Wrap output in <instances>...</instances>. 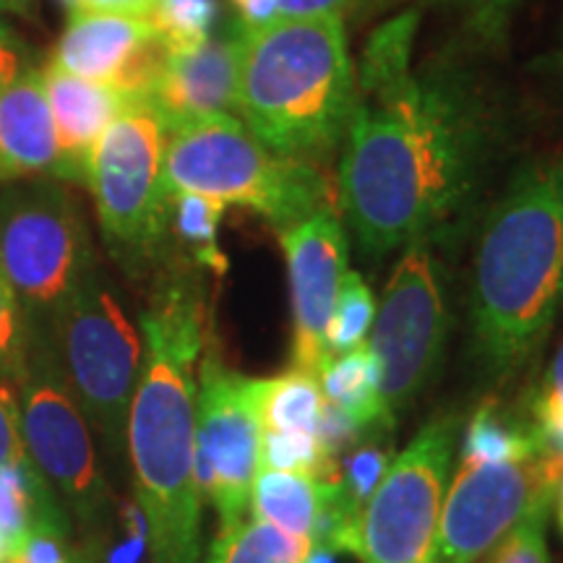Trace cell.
<instances>
[{
	"instance_id": "1",
	"label": "cell",
	"mask_w": 563,
	"mask_h": 563,
	"mask_svg": "<svg viewBox=\"0 0 563 563\" xmlns=\"http://www.w3.org/2000/svg\"><path fill=\"white\" fill-rule=\"evenodd\" d=\"M418 13L386 21L361 53L340 167L342 214L368 256L452 222L485 157L477 104L443 76L412 70Z\"/></svg>"
},
{
	"instance_id": "2",
	"label": "cell",
	"mask_w": 563,
	"mask_h": 563,
	"mask_svg": "<svg viewBox=\"0 0 563 563\" xmlns=\"http://www.w3.org/2000/svg\"><path fill=\"white\" fill-rule=\"evenodd\" d=\"M141 342L125 443L150 563H203L194 376L203 352V306L194 282H162L141 313Z\"/></svg>"
},
{
	"instance_id": "3",
	"label": "cell",
	"mask_w": 563,
	"mask_h": 563,
	"mask_svg": "<svg viewBox=\"0 0 563 563\" xmlns=\"http://www.w3.org/2000/svg\"><path fill=\"white\" fill-rule=\"evenodd\" d=\"M563 308V154L514 175L475 253L470 321L475 361L504 386L530 365Z\"/></svg>"
},
{
	"instance_id": "4",
	"label": "cell",
	"mask_w": 563,
	"mask_h": 563,
	"mask_svg": "<svg viewBox=\"0 0 563 563\" xmlns=\"http://www.w3.org/2000/svg\"><path fill=\"white\" fill-rule=\"evenodd\" d=\"M355 74L342 19H277L245 32L238 121L287 159L327 157L347 133Z\"/></svg>"
},
{
	"instance_id": "5",
	"label": "cell",
	"mask_w": 563,
	"mask_h": 563,
	"mask_svg": "<svg viewBox=\"0 0 563 563\" xmlns=\"http://www.w3.org/2000/svg\"><path fill=\"white\" fill-rule=\"evenodd\" d=\"M162 188L238 203L279 232L332 209V188L308 162L274 154L235 115L183 125L167 136Z\"/></svg>"
},
{
	"instance_id": "6",
	"label": "cell",
	"mask_w": 563,
	"mask_h": 563,
	"mask_svg": "<svg viewBox=\"0 0 563 563\" xmlns=\"http://www.w3.org/2000/svg\"><path fill=\"white\" fill-rule=\"evenodd\" d=\"M40 327L84 418L112 454H121L144 342L100 266H91Z\"/></svg>"
},
{
	"instance_id": "7",
	"label": "cell",
	"mask_w": 563,
	"mask_h": 563,
	"mask_svg": "<svg viewBox=\"0 0 563 563\" xmlns=\"http://www.w3.org/2000/svg\"><path fill=\"white\" fill-rule=\"evenodd\" d=\"M165 121L150 102L125 108L97 141L87 186L112 256L139 269L157 258L170 228V199L162 188Z\"/></svg>"
},
{
	"instance_id": "8",
	"label": "cell",
	"mask_w": 563,
	"mask_h": 563,
	"mask_svg": "<svg viewBox=\"0 0 563 563\" xmlns=\"http://www.w3.org/2000/svg\"><path fill=\"white\" fill-rule=\"evenodd\" d=\"M21 435L37 473L87 538L108 532L112 498L97 462L89 422L63 382L45 329L34 323L24 376L16 386Z\"/></svg>"
},
{
	"instance_id": "9",
	"label": "cell",
	"mask_w": 563,
	"mask_h": 563,
	"mask_svg": "<svg viewBox=\"0 0 563 563\" xmlns=\"http://www.w3.org/2000/svg\"><path fill=\"white\" fill-rule=\"evenodd\" d=\"M95 264L87 220L55 178L0 194V274L34 323L51 319Z\"/></svg>"
},
{
	"instance_id": "10",
	"label": "cell",
	"mask_w": 563,
	"mask_h": 563,
	"mask_svg": "<svg viewBox=\"0 0 563 563\" xmlns=\"http://www.w3.org/2000/svg\"><path fill=\"white\" fill-rule=\"evenodd\" d=\"M433 238L407 245L386 282L382 308L373 319L368 347L376 357L386 410L405 412L439 371L449 332L443 266Z\"/></svg>"
},
{
	"instance_id": "11",
	"label": "cell",
	"mask_w": 563,
	"mask_h": 563,
	"mask_svg": "<svg viewBox=\"0 0 563 563\" xmlns=\"http://www.w3.org/2000/svg\"><path fill=\"white\" fill-rule=\"evenodd\" d=\"M456 420L439 415L391 460L361 522L363 563H435Z\"/></svg>"
},
{
	"instance_id": "12",
	"label": "cell",
	"mask_w": 563,
	"mask_h": 563,
	"mask_svg": "<svg viewBox=\"0 0 563 563\" xmlns=\"http://www.w3.org/2000/svg\"><path fill=\"white\" fill-rule=\"evenodd\" d=\"M563 452L545 446L517 460L462 462L443 498L435 563H477L530 514L553 501Z\"/></svg>"
},
{
	"instance_id": "13",
	"label": "cell",
	"mask_w": 563,
	"mask_h": 563,
	"mask_svg": "<svg viewBox=\"0 0 563 563\" xmlns=\"http://www.w3.org/2000/svg\"><path fill=\"white\" fill-rule=\"evenodd\" d=\"M262 410L256 378L230 371L203 350L196 384V475L220 517V534L245 522L251 485L262 467Z\"/></svg>"
},
{
	"instance_id": "14",
	"label": "cell",
	"mask_w": 563,
	"mask_h": 563,
	"mask_svg": "<svg viewBox=\"0 0 563 563\" xmlns=\"http://www.w3.org/2000/svg\"><path fill=\"white\" fill-rule=\"evenodd\" d=\"M292 295V368L321 378L329 363L327 329L336 290L347 274L350 245L334 209L279 232Z\"/></svg>"
},
{
	"instance_id": "15",
	"label": "cell",
	"mask_w": 563,
	"mask_h": 563,
	"mask_svg": "<svg viewBox=\"0 0 563 563\" xmlns=\"http://www.w3.org/2000/svg\"><path fill=\"white\" fill-rule=\"evenodd\" d=\"M165 47L152 19L79 11L68 16L51 66L81 79L108 84L131 100H146Z\"/></svg>"
},
{
	"instance_id": "16",
	"label": "cell",
	"mask_w": 563,
	"mask_h": 563,
	"mask_svg": "<svg viewBox=\"0 0 563 563\" xmlns=\"http://www.w3.org/2000/svg\"><path fill=\"white\" fill-rule=\"evenodd\" d=\"M245 32L238 19L217 37L186 53H165L146 102L159 112L167 131L207 118L235 115L238 74Z\"/></svg>"
},
{
	"instance_id": "17",
	"label": "cell",
	"mask_w": 563,
	"mask_h": 563,
	"mask_svg": "<svg viewBox=\"0 0 563 563\" xmlns=\"http://www.w3.org/2000/svg\"><path fill=\"white\" fill-rule=\"evenodd\" d=\"M47 102H51L55 141H58V170L55 180L87 186L91 154L97 141L121 112L136 100L123 91L97 84L66 70L47 66L42 70ZM141 102V100H139Z\"/></svg>"
},
{
	"instance_id": "18",
	"label": "cell",
	"mask_w": 563,
	"mask_h": 563,
	"mask_svg": "<svg viewBox=\"0 0 563 563\" xmlns=\"http://www.w3.org/2000/svg\"><path fill=\"white\" fill-rule=\"evenodd\" d=\"M58 141L42 68H30L0 95V183L55 178Z\"/></svg>"
},
{
	"instance_id": "19",
	"label": "cell",
	"mask_w": 563,
	"mask_h": 563,
	"mask_svg": "<svg viewBox=\"0 0 563 563\" xmlns=\"http://www.w3.org/2000/svg\"><path fill=\"white\" fill-rule=\"evenodd\" d=\"M321 389L327 405L355 433L394 431V420L382 397L376 357L368 342L361 347L336 352L321 371Z\"/></svg>"
},
{
	"instance_id": "20",
	"label": "cell",
	"mask_w": 563,
	"mask_h": 563,
	"mask_svg": "<svg viewBox=\"0 0 563 563\" xmlns=\"http://www.w3.org/2000/svg\"><path fill=\"white\" fill-rule=\"evenodd\" d=\"M323 504V481L311 473L258 467L251 485V519L295 538L313 540Z\"/></svg>"
},
{
	"instance_id": "21",
	"label": "cell",
	"mask_w": 563,
	"mask_h": 563,
	"mask_svg": "<svg viewBox=\"0 0 563 563\" xmlns=\"http://www.w3.org/2000/svg\"><path fill=\"white\" fill-rule=\"evenodd\" d=\"M256 397L264 431L323 439L327 397L319 376L292 368L274 378H256Z\"/></svg>"
},
{
	"instance_id": "22",
	"label": "cell",
	"mask_w": 563,
	"mask_h": 563,
	"mask_svg": "<svg viewBox=\"0 0 563 563\" xmlns=\"http://www.w3.org/2000/svg\"><path fill=\"white\" fill-rule=\"evenodd\" d=\"M545 446L548 443L534 433L530 420L514 418L498 402H485L464 433L462 462L517 460Z\"/></svg>"
},
{
	"instance_id": "23",
	"label": "cell",
	"mask_w": 563,
	"mask_h": 563,
	"mask_svg": "<svg viewBox=\"0 0 563 563\" xmlns=\"http://www.w3.org/2000/svg\"><path fill=\"white\" fill-rule=\"evenodd\" d=\"M311 540L295 538L277 527L245 519L235 530L217 534L203 563H306Z\"/></svg>"
},
{
	"instance_id": "24",
	"label": "cell",
	"mask_w": 563,
	"mask_h": 563,
	"mask_svg": "<svg viewBox=\"0 0 563 563\" xmlns=\"http://www.w3.org/2000/svg\"><path fill=\"white\" fill-rule=\"evenodd\" d=\"M228 203L209 199L201 194H175L170 196V224L175 235L186 243L194 258L201 266L214 272L228 269L220 251V222Z\"/></svg>"
},
{
	"instance_id": "25",
	"label": "cell",
	"mask_w": 563,
	"mask_h": 563,
	"mask_svg": "<svg viewBox=\"0 0 563 563\" xmlns=\"http://www.w3.org/2000/svg\"><path fill=\"white\" fill-rule=\"evenodd\" d=\"M376 319V302H373L371 287L357 272L344 274L336 290L332 316H329L327 342L329 352H347L368 342V334Z\"/></svg>"
},
{
	"instance_id": "26",
	"label": "cell",
	"mask_w": 563,
	"mask_h": 563,
	"mask_svg": "<svg viewBox=\"0 0 563 563\" xmlns=\"http://www.w3.org/2000/svg\"><path fill=\"white\" fill-rule=\"evenodd\" d=\"M217 13V0H157L150 19L165 53H186L211 37Z\"/></svg>"
},
{
	"instance_id": "27",
	"label": "cell",
	"mask_w": 563,
	"mask_h": 563,
	"mask_svg": "<svg viewBox=\"0 0 563 563\" xmlns=\"http://www.w3.org/2000/svg\"><path fill=\"white\" fill-rule=\"evenodd\" d=\"M34 321L0 274V386L16 389L24 376Z\"/></svg>"
},
{
	"instance_id": "28",
	"label": "cell",
	"mask_w": 563,
	"mask_h": 563,
	"mask_svg": "<svg viewBox=\"0 0 563 563\" xmlns=\"http://www.w3.org/2000/svg\"><path fill=\"white\" fill-rule=\"evenodd\" d=\"M530 426L555 452H563V344L534 386L530 399Z\"/></svg>"
},
{
	"instance_id": "29",
	"label": "cell",
	"mask_w": 563,
	"mask_h": 563,
	"mask_svg": "<svg viewBox=\"0 0 563 563\" xmlns=\"http://www.w3.org/2000/svg\"><path fill=\"white\" fill-rule=\"evenodd\" d=\"M553 509V501H543L527 514L506 538L493 548L488 563H548V514Z\"/></svg>"
},
{
	"instance_id": "30",
	"label": "cell",
	"mask_w": 563,
	"mask_h": 563,
	"mask_svg": "<svg viewBox=\"0 0 563 563\" xmlns=\"http://www.w3.org/2000/svg\"><path fill=\"white\" fill-rule=\"evenodd\" d=\"M5 563H87L70 545L68 532L53 527H34L13 551L5 555Z\"/></svg>"
},
{
	"instance_id": "31",
	"label": "cell",
	"mask_w": 563,
	"mask_h": 563,
	"mask_svg": "<svg viewBox=\"0 0 563 563\" xmlns=\"http://www.w3.org/2000/svg\"><path fill=\"white\" fill-rule=\"evenodd\" d=\"M21 464H32V460L21 435L16 389L0 386V467H21Z\"/></svg>"
},
{
	"instance_id": "32",
	"label": "cell",
	"mask_w": 563,
	"mask_h": 563,
	"mask_svg": "<svg viewBox=\"0 0 563 563\" xmlns=\"http://www.w3.org/2000/svg\"><path fill=\"white\" fill-rule=\"evenodd\" d=\"M277 19H344L368 0H274Z\"/></svg>"
},
{
	"instance_id": "33",
	"label": "cell",
	"mask_w": 563,
	"mask_h": 563,
	"mask_svg": "<svg viewBox=\"0 0 563 563\" xmlns=\"http://www.w3.org/2000/svg\"><path fill=\"white\" fill-rule=\"evenodd\" d=\"M30 68H34V63L26 42L13 30L9 34H3V37H0V95Z\"/></svg>"
},
{
	"instance_id": "34",
	"label": "cell",
	"mask_w": 563,
	"mask_h": 563,
	"mask_svg": "<svg viewBox=\"0 0 563 563\" xmlns=\"http://www.w3.org/2000/svg\"><path fill=\"white\" fill-rule=\"evenodd\" d=\"M154 9H157V0H79V11L112 13V16L150 19Z\"/></svg>"
},
{
	"instance_id": "35",
	"label": "cell",
	"mask_w": 563,
	"mask_h": 563,
	"mask_svg": "<svg viewBox=\"0 0 563 563\" xmlns=\"http://www.w3.org/2000/svg\"><path fill=\"white\" fill-rule=\"evenodd\" d=\"M37 0H0V13H30Z\"/></svg>"
},
{
	"instance_id": "36",
	"label": "cell",
	"mask_w": 563,
	"mask_h": 563,
	"mask_svg": "<svg viewBox=\"0 0 563 563\" xmlns=\"http://www.w3.org/2000/svg\"><path fill=\"white\" fill-rule=\"evenodd\" d=\"M553 504H555V517H559V527H561V532H563V481L559 483V488H555Z\"/></svg>"
},
{
	"instance_id": "37",
	"label": "cell",
	"mask_w": 563,
	"mask_h": 563,
	"mask_svg": "<svg viewBox=\"0 0 563 563\" xmlns=\"http://www.w3.org/2000/svg\"><path fill=\"white\" fill-rule=\"evenodd\" d=\"M55 3H58L60 9L68 13V16H74V13L79 11V0H55Z\"/></svg>"
},
{
	"instance_id": "38",
	"label": "cell",
	"mask_w": 563,
	"mask_h": 563,
	"mask_svg": "<svg viewBox=\"0 0 563 563\" xmlns=\"http://www.w3.org/2000/svg\"><path fill=\"white\" fill-rule=\"evenodd\" d=\"M13 30V26L9 24V21L3 19V13H0V37H3V34H9Z\"/></svg>"
},
{
	"instance_id": "39",
	"label": "cell",
	"mask_w": 563,
	"mask_h": 563,
	"mask_svg": "<svg viewBox=\"0 0 563 563\" xmlns=\"http://www.w3.org/2000/svg\"><path fill=\"white\" fill-rule=\"evenodd\" d=\"M5 555H9V551H5V543L0 540V563H5Z\"/></svg>"
},
{
	"instance_id": "40",
	"label": "cell",
	"mask_w": 563,
	"mask_h": 563,
	"mask_svg": "<svg viewBox=\"0 0 563 563\" xmlns=\"http://www.w3.org/2000/svg\"><path fill=\"white\" fill-rule=\"evenodd\" d=\"M87 563H89V561H87Z\"/></svg>"
}]
</instances>
